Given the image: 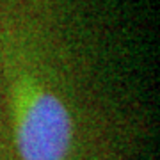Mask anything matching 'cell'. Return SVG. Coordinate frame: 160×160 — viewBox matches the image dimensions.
<instances>
[{"mask_svg": "<svg viewBox=\"0 0 160 160\" xmlns=\"http://www.w3.org/2000/svg\"><path fill=\"white\" fill-rule=\"evenodd\" d=\"M14 148L20 160H69L73 118L64 102L25 78L14 87Z\"/></svg>", "mask_w": 160, "mask_h": 160, "instance_id": "cell-1", "label": "cell"}]
</instances>
